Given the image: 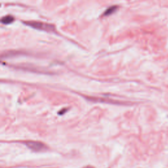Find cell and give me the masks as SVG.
Returning a JSON list of instances; mask_svg holds the SVG:
<instances>
[{
    "label": "cell",
    "mask_w": 168,
    "mask_h": 168,
    "mask_svg": "<svg viewBox=\"0 0 168 168\" xmlns=\"http://www.w3.org/2000/svg\"><path fill=\"white\" fill-rule=\"evenodd\" d=\"M24 24L28 25V27H30L34 29L39 30H43L45 32H55V26L48 23L42 22H36V21H28L25 22Z\"/></svg>",
    "instance_id": "6da1fadb"
},
{
    "label": "cell",
    "mask_w": 168,
    "mask_h": 168,
    "mask_svg": "<svg viewBox=\"0 0 168 168\" xmlns=\"http://www.w3.org/2000/svg\"><path fill=\"white\" fill-rule=\"evenodd\" d=\"M25 144L29 149L35 152L43 151L47 149V147L41 142L34 141H27L25 142Z\"/></svg>",
    "instance_id": "7a4b0ae2"
},
{
    "label": "cell",
    "mask_w": 168,
    "mask_h": 168,
    "mask_svg": "<svg viewBox=\"0 0 168 168\" xmlns=\"http://www.w3.org/2000/svg\"><path fill=\"white\" fill-rule=\"evenodd\" d=\"M1 22L3 24H9L10 23H12L14 21V18L12 16H6V17H4L1 20Z\"/></svg>",
    "instance_id": "3957f363"
},
{
    "label": "cell",
    "mask_w": 168,
    "mask_h": 168,
    "mask_svg": "<svg viewBox=\"0 0 168 168\" xmlns=\"http://www.w3.org/2000/svg\"><path fill=\"white\" fill-rule=\"evenodd\" d=\"M118 7L117 6H112L110 8H108V9H107L105 13H104V16H109V15H111V14H113L114 12H116V11H117L118 9Z\"/></svg>",
    "instance_id": "277c9868"
}]
</instances>
